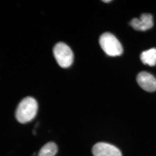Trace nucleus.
Wrapping results in <instances>:
<instances>
[{
  "instance_id": "nucleus-1",
  "label": "nucleus",
  "mask_w": 156,
  "mask_h": 156,
  "mask_svg": "<svg viewBox=\"0 0 156 156\" xmlns=\"http://www.w3.org/2000/svg\"><path fill=\"white\" fill-rule=\"evenodd\" d=\"M38 103L32 97H27L20 102L15 111V118L19 122L26 124L34 119L38 111Z\"/></svg>"
},
{
  "instance_id": "nucleus-2",
  "label": "nucleus",
  "mask_w": 156,
  "mask_h": 156,
  "mask_svg": "<svg viewBox=\"0 0 156 156\" xmlns=\"http://www.w3.org/2000/svg\"><path fill=\"white\" fill-rule=\"evenodd\" d=\"M99 44L103 51L112 56H120L123 53V48L119 40L110 33L102 34L99 40Z\"/></svg>"
},
{
  "instance_id": "nucleus-3",
  "label": "nucleus",
  "mask_w": 156,
  "mask_h": 156,
  "mask_svg": "<svg viewBox=\"0 0 156 156\" xmlns=\"http://www.w3.org/2000/svg\"><path fill=\"white\" fill-rule=\"evenodd\" d=\"M53 53L57 63L61 67H69L72 64L73 54L69 47L65 43H57L53 48Z\"/></svg>"
},
{
  "instance_id": "nucleus-4",
  "label": "nucleus",
  "mask_w": 156,
  "mask_h": 156,
  "mask_svg": "<svg viewBox=\"0 0 156 156\" xmlns=\"http://www.w3.org/2000/svg\"><path fill=\"white\" fill-rule=\"evenodd\" d=\"M92 152L94 156H122L118 148L104 142L96 144L92 148Z\"/></svg>"
},
{
  "instance_id": "nucleus-5",
  "label": "nucleus",
  "mask_w": 156,
  "mask_h": 156,
  "mask_svg": "<svg viewBox=\"0 0 156 156\" xmlns=\"http://www.w3.org/2000/svg\"><path fill=\"white\" fill-rule=\"evenodd\" d=\"M136 81L141 88L147 92H153L156 90V79L149 73H139L136 77Z\"/></svg>"
},
{
  "instance_id": "nucleus-6",
  "label": "nucleus",
  "mask_w": 156,
  "mask_h": 156,
  "mask_svg": "<svg viewBox=\"0 0 156 156\" xmlns=\"http://www.w3.org/2000/svg\"><path fill=\"white\" fill-rule=\"evenodd\" d=\"M131 26L136 30L145 31L153 27L154 25L153 17L150 14H144L138 18H134L130 23Z\"/></svg>"
},
{
  "instance_id": "nucleus-7",
  "label": "nucleus",
  "mask_w": 156,
  "mask_h": 156,
  "mask_svg": "<svg viewBox=\"0 0 156 156\" xmlns=\"http://www.w3.org/2000/svg\"><path fill=\"white\" fill-rule=\"evenodd\" d=\"M140 60L144 64H147L151 66L156 64V49L151 48L143 52L140 55Z\"/></svg>"
},
{
  "instance_id": "nucleus-8",
  "label": "nucleus",
  "mask_w": 156,
  "mask_h": 156,
  "mask_svg": "<svg viewBox=\"0 0 156 156\" xmlns=\"http://www.w3.org/2000/svg\"><path fill=\"white\" fill-rule=\"evenodd\" d=\"M58 151V147L55 143L48 142L39 151L38 156H55Z\"/></svg>"
},
{
  "instance_id": "nucleus-9",
  "label": "nucleus",
  "mask_w": 156,
  "mask_h": 156,
  "mask_svg": "<svg viewBox=\"0 0 156 156\" xmlns=\"http://www.w3.org/2000/svg\"><path fill=\"white\" fill-rule=\"evenodd\" d=\"M103 2H104L108 3L110 2L111 1H103Z\"/></svg>"
}]
</instances>
